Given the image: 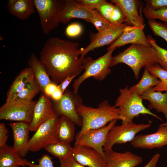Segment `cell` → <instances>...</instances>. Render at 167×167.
Returning <instances> with one entry per match:
<instances>
[{
    "mask_svg": "<svg viewBox=\"0 0 167 167\" xmlns=\"http://www.w3.org/2000/svg\"><path fill=\"white\" fill-rule=\"evenodd\" d=\"M129 44L150 45L147 42L143 29L126 25L119 37L110 45L107 50Z\"/></svg>",
    "mask_w": 167,
    "mask_h": 167,
    "instance_id": "obj_20",
    "label": "cell"
},
{
    "mask_svg": "<svg viewBox=\"0 0 167 167\" xmlns=\"http://www.w3.org/2000/svg\"><path fill=\"white\" fill-rule=\"evenodd\" d=\"M104 152L107 167H135L142 162V158L131 152H114L112 149Z\"/></svg>",
    "mask_w": 167,
    "mask_h": 167,
    "instance_id": "obj_17",
    "label": "cell"
},
{
    "mask_svg": "<svg viewBox=\"0 0 167 167\" xmlns=\"http://www.w3.org/2000/svg\"><path fill=\"white\" fill-rule=\"evenodd\" d=\"M7 8L11 14L22 20L28 19L35 12L33 0H9Z\"/></svg>",
    "mask_w": 167,
    "mask_h": 167,
    "instance_id": "obj_21",
    "label": "cell"
},
{
    "mask_svg": "<svg viewBox=\"0 0 167 167\" xmlns=\"http://www.w3.org/2000/svg\"><path fill=\"white\" fill-rule=\"evenodd\" d=\"M147 37L148 42L157 51L159 60V64L164 70L167 71V50L158 45L151 36L148 35Z\"/></svg>",
    "mask_w": 167,
    "mask_h": 167,
    "instance_id": "obj_32",
    "label": "cell"
},
{
    "mask_svg": "<svg viewBox=\"0 0 167 167\" xmlns=\"http://www.w3.org/2000/svg\"><path fill=\"white\" fill-rule=\"evenodd\" d=\"M0 40L1 41L3 40V38L1 36H0Z\"/></svg>",
    "mask_w": 167,
    "mask_h": 167,
    "instance_id": "obj_48",
    "label": "cell"
},
{
    "mask_svg": "<svg viewBox=\"0 0 167 167\" xmlns=\"http://www.w3.org/2000/svg\"><path fill=\"white\" fill-rule=\"evenodd\" d=\"M150 73L160 79V82L152 88L154 91H167V71L159 64L146 67Z\"/></svg>",
    "mask_w": 167,
    "mask_h": 167,
    "instance_id": "obj_30",
    "label": "cell"
},
{
    "mask_svg": "<svg viewBox=\"0 0 167 167\" xmlns=\"http://www.w3.org/2000/svg\"><path fill=\"white\" fill-rule=\"evenodd\" d=\"M83 31L82 26L78 23H73L68 25L65 30L66 35L68 37H75L80 35Z\"/></svg>",
    "mask_w": 167,
    "mask_h": 167,
    "instance_id": "obj_38",
    "label": "cell"
},
{
    "mask_svg": "<svg viewBox=\"0 0 167 167\" xmlns=\"http://www.w3.org/2000/svg\"><path fill=\"white\" fill-rule=\"evenodd\" d=\"M117 120H113L104 127L87 131L75 140L74 145H82L90 148L97 151L104 158L103 148L108 134L115 125Z\"/></svg>",
    "mask_w": 167,
    "mask_h": 167,
    "instance_id": "obj_11",
    "label": "cell"
},
{
    "mask_svg": "<svg viewBox=\"0 0 167 167\" xmlns=\"http://www.w3.org/2000/svg\"><path fill=\"white\" fill-rule=\"evenodd\" d=\"M37 101L32 100L28 103L6 102L0 108V119L30 124Z\"/></svg>",
    "mask_w": 167,
    "mask_h": 167,
    "instance_id": "obj_10",
    "label": "cell"
},
{
    "mask_svg": "<svg viewBox=\"0 0 167 167\" xmlns=\"http://www.w3.org/2000/svg\"><path fill=\"white\" fill-rule=\"evenodd\" d=\"M148 23L155 35L162 37L167 42V24L155 19L148 20Z\"/></svg>",
    "mask_w": 167,
    "mask_h": 167,
    "instance_id": "obj_33",
    "label": "cell"
},
{
    "mask_svg": "<svg viewBox=\"0 0 167 167\" xmlns=\"http://www.w3.org/2000/svg\"><path fill=\"white\" fill-rule=\"evenodd\" d=\"M75 1L91 10L97 9L99 6L105 1L104 0H77Z\"/></svg>",
    "mask_w": 167,
    "mask_h": 167,
    "instance_id": "obj_39",
    "label": "cell"
},
{
    "mask_svg": "<svg viewBox=\"0 0 167 167\" xmlns=\"http://www.w3.org/2000/svg\"><path fill=\"white\" fill-rule=\"evenodd\" d=\"M114 6L115 4H113V3H110L105 0L96 10L102 17L109 22Z\"/></svg>",
    "mask_w": 167,
    "mask_h": 167,
    "instance_id": "obj_35",
    "label": "cell"
},
{
    "mask_svg": "<svg viewBox=\"0 0 167 167\" xmlns=\"http://www.w3.org/2000/svg\"><path fill=\"white\" fill-rule=\"evenodd\" d=\"M63 94V93L58 88L52 94L50 98L52 101H58L61 99Z\"/></svg>",
    "mask_w": 167,
    "mask_h": 167,
    "instance_id": "obj_46",
    "label": "cell"
},
{
    "mask_svg": "<svg viewBox=\"0 0 167 167\" xmlns=\"http://www.w3.org/2000/svg\"><path fill=\"white\" fill-rule=\"evenodd\" d=\"M152 122L148 124H136L133 122L120 125H115L109 132L103 148L104 151L112 149L116 144L131 142L139 132L149 128Z\"/></svg>",
    "mask_w": 167,
    "mask_h": 167,
    "instance_id": "obj_7",
    "label": "cell"
},
{
    "mask_svg": "<svg viewBox=\"0 0 167 167\" xmlns=\"http://www.w3.org/2000/svg\"><path fill=\"white\" fill-rule=\"evenodd\" d=\"M9 125L13 132L14 143L12 147L22 157L25 156L29 151L30 124L17 122L10 123Z\"/></svg>",
    "mask_w": 167,
    "mask_h": 167,
    "instance_id": "obj_19",
    "label": "cell"
},
{
    "mask_svg": "<svg viewBox=\"0 0 167 167\" xmlns=\"http://www.w3.org/2000/svg\"><path fill=\"white\" fill-rule=\"evenodd\" d=\"M159 60L156 49L150 45L134 44L124 51L113 57V66L123 63L133 70L136 79L143 67H148L159 64Z\"/></svg>",
    "mask_w": 167,
    "mask_h": 167,
    "instance_id": "obj_3",
    "label": "cell"
},
{
    "mask_svg": "<svg viewBox=\"0 0 167 167\" xmlns=\"http://www.w3.org/2000/svg\"><path fill=\"white\" fill-rule=\"evenodd\" d=\"M143 12L145 17L148 20L157 19L167 24V6L154 10L145 3Z\"/></svg>",
    "mask_w": 167,
    "mask_h": 167,
    "instance_id": "obj_31",
    "label": "cell"
},
{
    "mask_svg": "<svg viewBox=\"0 0 167 167\" xmlns=\"http://www.w3.org/2000/svg\"><path fill=\"white\" fill-rule=\"evenodd\" d=\"M41 91L40 87L35 79L28 83L12 101L28 103Z\"/></svg>",
    "mask_w": 167,
    "mask_h": 167,
    "instance_id": "obj_28",
    "label": "cell"
},
{
    "mask_svg": "<svg viewBox=\"0 0 167 167\" xmlns=\"http://www.w3.org/2000/svg\"><path fill=\"white\" fill-rule=\"evenodd\" d=\"M144 1L150 8L154 10L167 6V0H146Z\"/></svg>",
    "mask_w": 167,
    "mask_h": 167,
    "instance_id": "obj_42",
    "label": "cell"
},
{
    "mask_svg": "<svg viewBox=\"0 0 167 167\" xmlns=\"http://www.w3.org/2000/svg\"><path fill=\"white\" fill-rule=\"evenodd\" d=\"M20 167L19 166H17V167Z\"/></svg>",
    "mask_w": 167,
    "mask_h": 167,
    "instance_id": "obj_49",
    "label": "cell"
},
{
    "mask_svg": "<svg viewBox=\"0 0 167 167\" xmlns=\"http://www.w3.org/2000/svg\"><path fill=\"white\" fill-rule=\"evenodd\" d=\"M164 126H167V122L162 124Z\"/></svg>",
    "mask_w": 167,
    "mask_h": 167,
    "instance_id": "obj_47",
    "label": "cell"
},
{
    "mask_svg": "<svg viewBox=\"0 0 167 167\" xmlns=\"http://www.w3.org/2000/svg\"><path fill=\"white\" fill-rule=\"evenodd\" d=\"M95 15L88 22L92 23L98 32L114 25L102 17L96 9L95 10Z\"/></svg>",
    "mask_w": 167,
    "mask_h": 167,
    "instance_id": "obj_34",
    "label": "cell"
},
{
    "mask_svg": "<svg viewBox=\"0 0 167 167\" xmlns=\"http://www.w3.org/2000/svg\"><path fill=\"white\" fill-rule=\"evenodd\" d=\"M131 144L135 148L143 149L159 148L167 145V126L162 124L154 133L137 135Z\"/></svg>",
    "mask_w": 167,
    "mask_h": 167,
    "instance_id": "obj_15",
    "label": "cell"
},
{
    "mask_svg": "<svg viewBox=\"0 0 167 167\" xmlns=\"http://www.w3.org/2000/svg\"><path fill=\"white\" fill-rule=\"evenodd\" d=\"M22 157L13 147L6 144L0 147V167L27 166V160Z\"/></svg>",
    "mask_w": 167,
    "mask_h": 167,
    "instance_id": "obj_25",
    "label": "cell"
},
{
    "mask_svg": "<svg viewBox=\"0 0 167 167\" xmlns=\"http://www.w3.org/2000/svg\"><path fill=\"white\" fill-rule=\"evenodd\" d=\"M70 156L87 167H107L104 157L95 150L86 146L74 145Z\"/></svg>",
    "mask_w": 167,
    "mask_h": 167,
    "instance_id": "obj_14",
    "label": "cell"
},
{
    "mask_svg": "<svg viewBox=\"0 0 167 167\" xmlns=\"http://www.w3.org/2000/svg\"><path fill=\"white\" fill-rule=\"evenodd\" d=\"M34 79L31 69L28 67L22 70L10 86L6 94V102L12 101L29 82Z\"/></svg>",
    "mask_w": 167,
    "mask_h": 167,
    "instance_id": "obj_24",
    "label": "cell"
},
{
    "mask_svg": "<svg viewBox=\"0 0 167 167\" xmlns=\"http://www.w3.org/2000/svg\"><path fill=\"white\" fill-rule=\"evenodd\" d=\"M77 76L76 75L68 77L58 85V88L63 93L71 82Z\"/></svg>",
    "mask_w": 167,
    "mask_h": 167,
    "instance_id": "obj_44",
    "label": "cell"
},
{
    "mask_svg": "<svg viewBox=\"0 0 167 167\" xmlns=\"http://www.w3.org/2000/svg\"><path fill=\"white\" fill-rule=\"evenodd\" d=\"M52 101L55 114L59 117L65 116L77 126H82V120L78 114L77 108L83 104L81 97L78 93L67 88L60 100Z\"/></svg>",
    "mask_w": 167,
    "mask_h": 167,
    "instance_id": "obj_8",
    "label": "cell"
},
{
    "mask_svg": "<svg viewBox=\"0 0 167 167\" xmlns=\"http://www.w3.org/2000/svg\"><path fill=\"white\" fill-rule=\"evenodd\" d=\"M55 114L51 99L41 93L34 108L32 119L30 124V131H36L40 125Z\"/></svg>",
    "mask_w": 167,
    "mask_h": 167,
    "instance_id": "obj_16",
    "label": "cell"
},
{
    "mask_svg": "<svg viewBox=\"0 0 167 167\" xmlns=\"http://www.w3.org/2000/svg\"><path fill=\"white\" fill-rule=\"evenodd\" d=\"M83 49L78 42L51 37L43 45L39 59L52 80L59 84L68 77L78 75L84 70Z\"/></svg>",
    "mask_w": 167,
    "mask_h": 167,
    "instance_id": "obj_1",
    "label": "cell"
},
{
    "mask_svg": "<svg viewBox=\"0 0 167 167\" xmlns=\"http://www.w3.org/2000/svg\"><path fill=\"white\" fill-rule=\"evenodd\" d=\"M117 4L125 17V24L128 26L144 29V19L142 13L143 4L137 0H112Z\"/></svg>",
    "mask_w": 167,
    "mask_h": 167,
    "instance_id": "obj_13",
    "label": "cell"
},
{
    "mask_svg": "<svg viewBox=\"0 0 167 167\" xmlns=\"http://www.w3.org/2000/svg\"><path fill=\"white\" fill-rule=\"evenodd\" d=\"M33 2L39 16L42 30L44 33L48 34L60 23L64 0H33Z\"/></svg>",
    "mask_w": 167,
    "mask_h": 167,
    "instance_id": "obj_6",
    "label": "cell"
},
{
    "mask_svg": "<svg viewBox=\"0 0 167 167\" xmlns=\"http://www.w3.org/2000/svg\"><path fill=\"white\" fill-rule=\"evenodd\" d=\"M127 25L122 24L114 25L98 32H91L89 36V44L83 48L81 55L85 56L89 52L105 45L110 44L115 41L123 32Z\"/></svg>",
    "mask_w": 167,
    "mask_h": 167,
    "instance_id": "obj_12",
    "label": "cell"
},
{
    "mask_svg": "<svg viewBox=\"0 0 167 167\" xmlns=\"http://www.w3.org/2000/svg\"><path fill=\"white\" fill-rule=\"evenodd\" d=\"M59 160L60 167H87L80 164L70 156Z\"/></svg>",
    "mask_w": 167,
    "mask_h": 167,
    "instance_id": "obj_40",
    "label": "cell"
},
{
    "mask_svg": "<svg viewBox=\"0 0 167 167\" xmlns=\"http://www.w3.org/2000/svg\"><path fill=\"white\" fill-rule=\"evenodd\" d=\"M116 48L108 50L105 54L96 59L87 57L84 58L83 66L84 72L72 84L73 92L78 93L79 87L85 80L90 77L102 81L104 80L111 71L110 67L113 66L112 54Z\"/></svg>",
    "mask_w": 167,
    "mask_h": 167,
    "instance_id": "obj_5",
    "label": "cell"
},
{
    "mask_svg": "<svg viewBox=\"0 0 167 167\" xmlns=\"http://www.w3.org/2000/svg\"><path fill=\"white\" fill-rule=\"evenodd\" d=\"M125 19L124 14L120 7L115 4L113 12L109 22L114 25H119L125 22Z\"/></svg>",
    "mask_w": 167,
    "mask_h": 167,
    "instance_id": "obj_36",
    "label": "cell"
},
{
    "mask_svg": "<svg viewBox=\"0 0 167 167\" xmlns=\"http://www.w3.org/2000/svg\"><path fill=\"white\" fill-rule=\"evenodd\" d=\"M59 116L56 114L40 125L29 139V151L36 152L45 146L57 141L58 125Z\"/></svg>",
    "mask_w": 167,
    "mask_h": 167,
    "instance_id": "obj_9",
    "label": "cell"
},
{
    "mask_svg": "<svg viewBox=\"0 0 167 167\" xmlns=\"http://www.w3.org/2000/svg\"><path fill=\"white\" fill-rule=\"evenodd\" d=\"M95 15V11L89 10L75 0H65L60 23L66 24L74 18L82 19L88 22Z\"/></svg>",
    "mask_w": 167,
    "mask_h": 167,
    "instance_id": "obj_18",
    "label": "cell"
},
{
    "mask_svg": "<svg viewBox=\"0 0 167 167\" xmlns=\"http://www.w3.org/2000/svg\"><path fill=\"white\" fill-rule=\"evenodd\" d=\"M160 156L159 153L155 154L149 161L143 167H156L157 163Z\"/></svg>",
    "mask_w": 167,
    "mask_h": 167,
    "instance_id": "obj_45",
    "label": "cell"
},
{
    "mask_svg": "<svg viewBox=\"0 0 167 167\" xmlns=\"http://www.w3.org/2000/svg\"><path fill=\"white\" fill-rule=\"evenodd\" d=\"M155 75L151 74L145 67L142 77L139 81L129 88L131 91H136L140 96L156 85L160 82Z\"/></svg>",
    "mask_w": 167,
    "mask_h": 167,
    "instance_id": "obj_27",
    "label": "cell"
},
{
    "mask_svg": "<svg viewBox=\"0 0 167 167\" xmlns=\"http://www.w3.org/2000/svg\"><path fill=\"white\" fill-rule=\"evenodd\" d=\"M77 111L82 119V125L75 140L88 131L104 127L114 120H121L118 108L111 105L107 100L100 103L96 108L83 104L78 107Z\"/></svg>",
    "mask_w": 167,
    "mask_h": 167,
    "instance_id": "obj_2",
    "label": "cell"
},
{
    "mask_svg": "<svg viewBox=\"0 0 167 167\" xmlns=\"http://www.w3.org/2000/svg\"><path fill=\"white\" fill-rule=\"evenodd\" d=\"M43 148L60 160L69 156L72 147L70 143L58 140L45 146Z\"/></svg>",
    "mask_w": 167,
    "mask_h": 167,
    "instance_id": "obj_29",
    "label": "cell"
},
{
    "mask_svg": "<svg viewBox=\"0 0 167 167\" xmlns=\"http://www.w3.org/2000/svg\"><path fill=\"white\" fill-rule=\"evenodd\" d=\"M38 163L35 164L27 160V166L21 167H54L52 158L46 154L43 155L38 160Z\"/></svg>",
    "mask_w": 167,
    "mask_h": 167,
    "instance_id": "obj_37",
    "label": "cell"
},
{
    "mask_svg": "<svg viewBox=\"0 0 167 167\" xmlns=\"http://www.w3.org/2000/svg\"><path fill=\"white\" fill-rule=\"evenodd\" d=\"M143 100L149 102L148 109H155L159 113H162L167 120V91L162 93L160 91H154L152 88L141 96Z\"/></svg>",
    "mask_w": 167,
    "mask_h": 167,
    "instance_id": "obj_23",
    "label": "cell"
},
{
    "mask_svg": "<svg viewBox=\"0 0 167 167\" xmlns=\"http://www.w3.org/2000/svg\"><path fill=\"white\" fill-rule=\"evenodd\" d=\"M120 95L116 99L115 105L119 110L122 123L133 122V118L140 114L152 115L162 121V119L146 108L143 103L140 95L136 91H131L128 86L119 90Z\"/></svg>",
    "mask_w": 167,
    "mask_h": 167,
    "instance_id": "obj_4",
    "label": "cell"
},
{
    "mask_svg": "<svg viewBox=\"0 0 167 167\" xmlns=\"http://www.w3.org/2000/svg\"><path fill=\"white\" fill-rule=\"evenodd\" d=\"M28 65L40 87L41 92L43 93L46 86L52 81L45 66L34 53L32 54L30 56Z\"/></svg>",
    "mask_w": 167,
    "mask_h": 167,
    "instance_id": "obj_22",
    "label": "cell"
},
{
    "mask_svg": "<svg viewBox=\"0 0 167 167\" xmlns=\"http://www.w3.org/2000/svg\"><path fill=\"white\" fill-rule=\"evenodd\" d=\"M75 123L65 116L59 117L58 119V140L64 143H71L75 136Z\"/></svg>",
    "mask_w": 167,
    "mask_h": 167,
    "instance_id": "obj_26",
    "label": "cell"
},
{
    "mask_svg": "<svg viewBox=\"0 0 167 167\" xmlns=\"http://www.w3.org/2000/svg\"><path fill=\"white\" fill-rule=\"evenodd\" d=\"M8 131L4 123H0V147L6 144Z\"/></svg>",
    "mask_w": 167,
    "mask_h": 167,
    "instance_id": "obj_41",
    "label": "cell"
},
{
    "mask_svg": "<svg viewBox=\"0 0 167 167\" xmlns=\"http://www.w3.org/2000/svg\"><path fill=\"white\" fill-rule=\"evenodd\" d=\"M58 88V85L52 81L46 86L43 93L50 98Z\"/></svg>",
    "mask_w": 167,
    "mask_h": 167,
    "instance_id": "obj_43",
    "label": "cell"
}]
</instances>
